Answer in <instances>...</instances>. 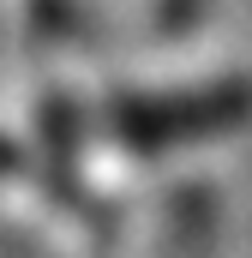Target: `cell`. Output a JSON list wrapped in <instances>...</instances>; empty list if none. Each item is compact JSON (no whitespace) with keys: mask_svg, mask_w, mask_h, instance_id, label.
Listing matches in <instances>:
<instances>
[{"mask_svg":"<svg viewBox=\"0 0 252 258\" xmlns=\"http://www.w3.org/2000/svg\"><path fill=\"white\" fill-rule=\"evenodd\" d=\"M246 114H252L246 78H210V84H186V90H126V96L102 102V126L138 150L210 138V132L240 126Z\"/></svg>","mask_w":252,"mask_h":258,"instance_id":"1","label":"cell"},{"mask_svg":"<svg viewBox=\"0 0 252 258\" xmlns=\"http://www.w3.org/2000/svg\"><path fill=\"white\" fill-rule=\"evenodd\" d=\"M6 162H12V144H6V138H0V168H6Z\"/></svg>","mask_w":252,"mask_h":258,"instance_id":"3","label":"cell"},{"mask_svg":"<svg viewBox=\"0 0 252 258\" xmlns=\"http://www.w3.org/2000/svg\"><path fill=\"white\" fill-rule=\"evenodd\" d=\"M192 12H198V0H162V18H168V24H180Z\"/></svg>","mask_w":252,"mask_h":258,"instance_id":"2","label":"cell"}]
</instances>
